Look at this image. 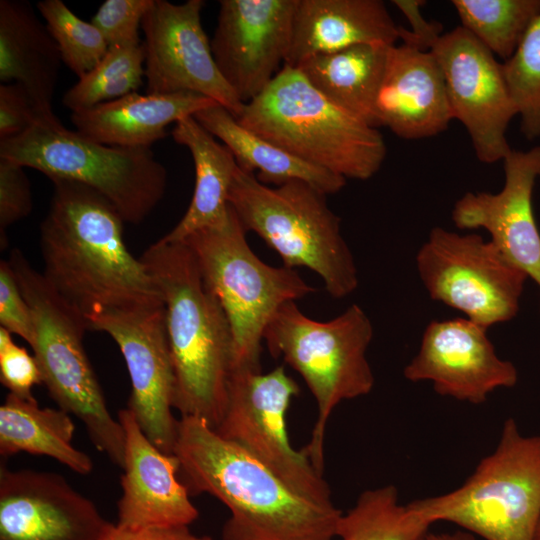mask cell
<instances>
[{"label":"cell","instance_id":"83f0119b","mask_svg":"<svg viewBox=\"0 0 540 540\" xmlns=\"http://www.w3.org/2000/svg\"><path fill=\"white\" fill-rule=\"evenodd\" d=\"M74 422L60 408H41L35 398L8 393L0 406V455L19 452L47 456L73 472L87 475L93 471L90 456L72 444Z\"/></svg>","mask_w":540,"mask_h":540},{"label":"cell","instance_id":"9c48e42d","mask_svg":"<svg viewBox=\"0 0 540 540\" xmlns=\"http://www.w3.org/2000/svg\"><path fill=\"white\" fill-rule=\"evenodd\" d=\"M0 158L97 191L125 223L139 224L163 199L167 171L150 147L109 146L63 126L55 116L38 119L25 133L0 140Z\"/></svg>","mask_w":540,"mask_h":540},{"label":"cell","instance_id":"52a82bcc","mask_svg":"<svg viewBox=\"0 0 540 540\" xmlns=\"http://www.w3.org/2000/svg\"><path fill=\"white\" fill-rule=\"evenodd\" d=\"M373 326L357 304L329 321L306 316L295 301L283 304L269 322L264 342L304 379L317 405L310 442L302 449L323 475L328 419L336 406L371 392L375 379L367 359Z\"/></svg>","mask_w":540,"mask_h":540},{"label":"cell","instance_id":"d4e9b609","mask_svg":"<svg viewBox=\"0 0 540 540\" xmlns=\"http://www.w3.org/2000/svg\"><path fill=\"white\" fill-rule=\"evenodd\" d=\"M233 154L238 167L265 185L278 186L291 180L304 181L325 194L343 189L346 179L305 162L243 127L220 104L203 109L193 116Z\"/></svg>","mask_w":540,"mask_h":540},{"label":"cell","instance_id":"4fadbf2b","mask_svg":"<svg viewBox=\"0 0 540 540\" xmlns=\"http://www.w3.org/2000/svg\"><path fill=\"white\" fill-rule=\"evenodd\" d=\"M87 325L107 333L118 345L131 382L127 408L148 439L173 454L178 420L172 413L175 376L164 303L104 311Z\"/></svg>","mask_w":540,"mask_h":540},{"label":"cell","instance_id":"ba28073f","mask_svg":"<svg viewBox=\"0 0 540 540\" xmlns=\"http://www.w3.org/2000/svg\"><path fill=\"white\" fill-rule=\"evenodd\" d=\"M246 232L229 204L221 220L182 241L192 251L203 280L229 321L232 370L261 371L264 333L277 310L316 290L295 269L270 266L259 259L247 242Z\"/></svg>","mask_w":540,"mask_h":540},{"label":"cell","instance_id":"44dd1931","mask_svg":"<svg viewBox=\"0 0 540 540\" xmlns=\"http://www.w3.org/2000/svg\"><path fill=\"white\" fill-rule=\"evenodd\" d=\"M377 127L405 140L442 133L453 119L444 76L431 51L390 46L375 102Z\"/></svg>","mask_w":540,"mask_h":540},{"label":"cell","instance_id":"4316f807","mask_svg":"<svg viewBox=\"0 0 540 540\" xmlns=\"http://www.w3.org/2000/svg\"><path fill=\"white\" fill-rule=\"evenodd\" d=\"M389 47L355 45L308 57L294 68L330 101L377 128L375 102Z\"/></svg>","mask_w":540,"mask_h":540},{"label":"cell","instance_id":"e0dca14e","mask_svg":"<svg viewBox=\"0 0 540 540\" xmlns=\"http://www.w3.org/2000/svg\"><path fill=\"white\" fill-rule=\"evenodd\" d=\"M113 523L61 474L0 466V540H101Z\"/></svg>","mask_w":540,"mask_h":540},{"label":"cell","instance_id":"277c9868","mask_svg":"<svg viewBox=\"0 0 540 540\" xmlns=\"http://www.w3.org/2000/svg\"><path fill=\"white\" fill-rule=\"evenodd\" d=\"M236 119L297 158L345 179H370L386 157L377 128L330 101L287 65Z\"/></svg>","mask_w":540,"mask_h":540},{"label":"cell","instance_id":"484cf974","mask_svg":"<svg viewBox=\"0 0 540 540\" xmlns=\"http://www.w3.org/2000/svg\"><path fill=\"white\" fill-rule=\"evenodd\" d=\"M171 134L176 143L190 151L195 167V186L188 209L177 225L162 237L178 242L226 215L238 165L231 151L193 116L176 122Z\"/></svg>","mask_w":540,"mask_h":540},{"label":"cell","instance_id":"603a6c76","mask_svg":"<svg viewBox=\"0 0 540 540\" xmlns=\"http://www.w3.org/2000/svg\"><path fill=\"white\" fill-rule=\"evenodd\" d=\"M218 103L204 95L130 93L113 101L71 113L76 131L98 143L150 147L166 136V128Z\"/></svg>","mask_w":540,"mask_h":540},{"label":"cell","instance_id":"d6986e66","mask_svg":"<svg viewBox=\"0 0 540 540\" xmlns=\"http://www.w3.org/2000/svg\"><path fill=\"white\" fill-rule=\"evenodd\" d=\"M505 182L498 193L467 192L452 210L459 229L482 228L490 241L540 288V233L532 195L540 179V146L512 149L503 160Z\"/></svg>","mask_w":540,"mask_h":540},{"label":"cell","instance_id":"8fae6325","mask_svg":"<svg viewBox=\"0 0 540 540\" xmlns=\"http://www.w3.org/2000/svg\"><path fill=\"white\" fill-rule=\"evenodd\" d=\"M430 298L488 329L513 319L528 276L490 240L434 227L416 255Z\"/></svg>","mask_w":540,"mask_h":540},{"label":"cell","instance_id":"836d02e7","mask_svg":"<svg viewBox=\"0 0 540 540\" xmlns=\"http://www.w3.org/2000/svg\"><path fill=\"white\" fill-rule=\"evenodd\" d=\"M154 0H106L91 19L109 48L136 46L139 29Z\"/></svg>","mask_w":540,"mask_h":540},{"label":"cell","instance_id":"7c38bea8","mask_svg":"<svg viewBox=\"0 0 540 540\" xmlns=\"http://www.w3.org/2000/svg\"><path fill=\"white\" fill-rule=\"evenodd\" d=\"M297 383L283 366L272 371H231L223 416L215 428L284 481L301 496L322 505L334 504L330 488L303 450H295L286 415Z\"/></svg>","mask_w":540,"mask_h":540},{"label":"cell","instance_id":"f35d334b","mask_svg":"<svg viewBox=\"0 0 540 540\" xmlns=\"http://www.w3.org/2000/svg\"><path fill=\"white\" fill-rule=\"evenodd\" d=\"M392 3L405 16L411 29L400 26V41L421 50L430 51L434 43L442 35V26L436 21L426 20L421 7L425 1L422 0H393Z\"/></svg>","mask_w":540,"mask_h":540},{"label":"cell","instance_id":"cb8c5ba5","mask_svg":"<svg viewBox=\"0 0 540 540\" xmlns=\"http://www.w3.org/2000/svg\"><path fill=\"white\" fill-rule=\"evenodd\" d=\"M61 54L31 4L0 1V81L25 87L40 118L55 116L52 102Z\"/></svg>","mask_w":540,"mask_h":540},{"label":"cell","instance_id":"60d3db41","mask_svg":"<svg viewBox=\"0 0 540 540\" xmlns=\"http://www.w3.org/2000/svg\"><path fill=\"white\" fill-rule=\"evenodd\" d=\"M419 540H476L475 536L467 531H455L444 533L427 532Z\"/></svg>","mask_w":540,"mask_h":540},{"label":"cell","instance_id":"9a60e30c","mask_svg":"<svg viewBox=\"0 0 540 540\" xmlns=\"http://www.w3.org/2000/svg\"><path fill=\"white\" fill-rule=\"evenodd\" d=\"M203 0H154L143 18L147 93L204 95L237 118L244 103L220 73L202 27Z\"/></svg>","mask_w":540,"mask_h":540},{"label":"cell","instance_id":"ab89813d","mask_svg":"<svg viewBox=\"0 0 540 540\" xmlns=\"http://www.w3.org/2000/svg\"><path fill=\"white\" fill-rule=\"evenodd\" d=\"M101 540H213L207 535H197L188 526L171 528L132 529L112 524Z\"/></svg>","mask_w":540,"mask_h":540},{"label":"cell","instance_id":"2e32d148","mask_svg":"<svg viewBox=\"0 0 540 540\" xmlns=\"http://www.w3.org/2000/svg\"><path fill=\"white\" fill-rule=\"evenodd\" d=\"M210 42L217 67L244 104L283 68L297 0H221Z\"/></svg>","mask_w":540,"mask_h":540},{"label":"cell","instance_id":"d6a6232c","mask_svg":"<svg viewBox=\"0 0 540 540\" xmlns=\"http://www.w3.org/2000/svg\"><path fill=\"white\" fill-rule=\"evenodd\" d=\"M502 67L521 132L528 140L540 137V14Z\"/></svg>","mask_w":540,"mask_h":540},{"label":"cell","instance_id":"8992f818","mask_svg":"<svg viewBox=\"0 0 540 540\" xmlns=\"http://www.w3.org/2000/svg\"><path fill=\"white\" fill-rule=\"evenodd\" d=\"M8 262L30 307L33 340L42 383L58 408L76 416L90 441L113 464L122 467L125 434L110 413L102 388L86 354L83 338L88 329L77 313L15 248Z\"/></svg>","mask_w":540,"mask_h":540},{"label":"cell","instance_id":"d590c367","mask_svg":"<svg viewBox=\"0 0 540 540\" xmlns=\"http://www.w3.org/2000/svg\"><path fill=\"white\" fill-rule=\"evenodd\" d=\"M0 381L9 393L34 398L32 388L42 383L39 365L34 357L18 346L11 333L0 326Z\"/></svg>","mask_w":540,"mask_h":540},{"label":"cell","instance_id":"7a4b0ae2","mask_svg":"<svg viewBox=\"0 0 540 540\" xmlns=\"http://www.w3.org/2000/svg\"><path fill=\"white\" fill-rule=\"evenodd\" d=\"M173 454L188 491L230 510L222 540H336L340 509L301 496L204 420H178Z\"/></svg>","mask_w":540,"mask_h":540},{"label":"cell","instance_id":"f546056e","mask_svg":"<svg viewBox=\"0 0 540 540\" xmlns=\"http://www.w3.org/2000/svg\"><path fill=\"white\" fill-rule=\"evenodd\" d=\"M461 26L506 61L540 14V0H452Z\"/></svg>","mask_w":540,"mask_h":540},{"label":"cell","instance_id":"74e56055","mask_svg":"<svg viewBox=\"0 0 540 540\" xmlns=\"http://www.w3.org/2000/svg\"><path fill=\"white\" fill-rule=\"evenodd\" d=\"M41 119L29 93L19 83L0 85V140L25 133Z\"/></svg>","mask_w":540,"mask_h":540},{"label":"cell","instance_id":"30bf717a","mask_svg":"<svg viewBox=\"0 0 540 540\" xmlns=\"http://www.w3.org/2000/svg\"><path fill=\"white\" fill-rule=\"evenodd\" d=\"M431 524L446 521L484 540H533L540 519V435L504 421L495 450L448 493L408 503Z\"/></svg>","mask_w":540,"mask_h":540},{"label":"cell","instance_id":"6da1fadb","mask_svg":"<svg viewBox=\"0 0 540 540\" xmlns=\"http://www.w3.org/2000/svg\"><path fill=\"white\" fill-rule=\"evenodd\" d=\"M40 227L43 275L87 322L104 311L162 304L141 259L128 250L112 204L78 182L53 179Z\"/></svg>","mask_w":540,"mask_h":540},{"label":"cell","instance_id":"5bb4252c","mask_svg":"<svg viewBox=\"0 0 540 540\" xmlns=\"http://www.w3.org/2000/svg\"><path fill=\"white\" fill-rule=\"evenodd\" d=\"M430 51L442 70L453 119L465 127L479 161H503L506 131L517 116L502 63L462 26L442 34Z\"/></svg>","mask_w":540,"mask_h":540},{"label":"cell","instance_id":"e575fe53","mask_svg":"<svg viewBox=\"0 0 540 540\" xmlns=\"http://www.w3.org/2000/svg\"><path fill=\"white\" fill-rule=\"evenodd\" d=\"M23 166L0 158V247L5 249L7 229L28 216L32 210L29 179Z\"/></svg>","mask_w":540,"mask_h":540},{"label":"cell","instance_id":"1f68e13d","mask_svg":"<svg viewBox=\"0 0 540 540\" xmlns=\"http://www.w3.org/2000/svg\"><path fill=\"white\" fill-rule=\"evenodd\" d=\"M37 9L57 43L62 62L78 78L97 66L108 45L91 21L78 17L62 0H42Z\"/></svg>","mask_w":540,"mask_h":540},{"label":"cell","instance_id":"8d00e7d4","mask_svg":"<svg viewBox=\"0 0 540 540\" xmlns=\"http://www.w3.org/2000/svg\"><path fill=\"white\" fill-rule=\"evenodd\" d=\"M0 324L29 345L32 343L34 328L30 307L8 260L0 262Z\"/></svg>","mask_w":540,"mask_h":540},{"label":"cell","instance_id":"ac0fdd59","mask_svg":"<svg viewBox=\"0 0 540 540\" xmlns=\"http://www.w3.org/2000/svg\"><path fill=\"white\" fill-rule=\"evenodd\" d=\"M486 332L467 318L430 322L404 377L429 381L436 393L473 404L485 402L496 389L513 387L517 369L497 355Z\"/></svg>","mask_w":540,"mask_h":540},{"label":"cell","instance_id":"4dcf8cb0","mask_svg":"<svg viewBox=\"0 0 540 540\" xmlns=\"http://www.w3.org/2000/svg\"><path fill=\"white\" fill-rule=\"evenodd\" d=\"M145 77V48L136 46L109 48L90 72L70 87L63 105L77 112L137 92Z\"/></svg>","mask_w":540,"mask_h":540},{"label":"cell","instance_id":"ffe728a7","mask_svg":"<svg viewBox=\"0 0 540 540\" xmlns=\"http://www.w3.org/2000/svg\"><path fill=\"white\" fill-rule=\"evenodd\" d=\"M118 420L125 434V450L116 524L132 529L189 527L199 511L178 479L176 456L158 449L128 408L119 411Z\"/></svg>","mask_w":540,"mask_h":540},{"label":"cell","instance_id":"7402d4cb","mask_svg":"<svg viewBox=\"0 0 540 540\" xmlns=\"http://www.w3.org/2000/svg\"><path fill=\"white\" fill-rule=\"evenodd\" d=\"M400 41L396 25L381 0H297L290 50L284 65L360 44L392 46Z\"/></svg>","mask_w":540,"mask_h":540},{"label":"cell","instance_id":"5b68a950","mask_svg":"<svg viewBox=\"0 0 540 540\" xmlns=\"http://www.w3.org/2000/svg\"><path fill=\"white\" fill-rule=\"evenodd\" d=\"M326 196L301 180L271 187L238 167L228 202L245 230L276 251L283 266L312 270L328 294L339 299L352 294L359 280L340 218L329 208Z\"/></svg>","mask_w":540,"mask_h":540},{"label":"cell","instance_id":"b9f144b4","mask_svg":"<svg viewBox=\"0 0 540 540\" xmlns=\"http://www.w3.org/2000/svg\"><path fill=\"white\" fill-rule=\"evenodd\" d=\"M533 540H540V519H539Z\"/></svg>","mask_w":540,"mask_h":540},{"label":"cell","instance_id":"f1b7e54d","mask_svg":"<svg viewBox=\"0 0 540 540\" xmlns=\"http://www.w3.org/2000/svg\"><path fill=\"white\" fill-rule=\"evenodd\" d=\"M432 524L409 504H401L393 485L362 492L352 508L343 512L337 540H419Z\"/></svg>","mask_w":540,"mask_h":540},{"label":"cell","instance_id":"3957f363","mask_svg":"<svg viewBox=\"0 0 540 540\" xmlns=\"http://www.w3.org/2000/svg\"><path fill=\"white\" fill-rule=\"evenodd\" d=\"M164 303L175 376L173 408L214 429L227 401L232 331L224 309L183 242L160 238L140 258Z\"/></svg>","mask_w":540,"mask_h":540}]
</instances>
